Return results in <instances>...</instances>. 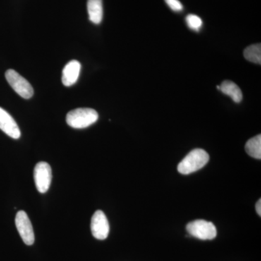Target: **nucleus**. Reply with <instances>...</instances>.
<instances>
[{"label": "nucleus", "mask_w": 261, "mask_h": 261, "mask_svg": "<svg viewBox=\"0 0 261 261\" xmlns=\"http://www.w3.org/2000/svg\"><path fill=\"white\" fill-rule=\"evenodd\" d=\"M209 159L210 156L204 149H193L178 165V171L184 175L196 172L203 168Z\"/></svg>", "instance_id": "f257e3e1"}, {"label": "nucleus", "mask_w": 261, "mask_h": 261, "mask_svg": "<svg viewBox=\"0 0 261 261\" xmlns=\"http://www.w3.org/2000/svg\"><path fill=\"white\" fill-rule=\"evenodd\" d=\"M99 118L97 111L92 108H77L66 116L68 126L73 128H85L96 123Z\"/></svg>", "instance_id": "f03ea898"}, {"label": "nucleus", "mask_w": 261, "mask_h": 261, "mask_svg": "<svg viewBox=\"0 0 261 261\" xmlns=\"http://www.w3.org/2000/svg\"><path fill=\"white\" fill-rule=\"evenodd\" d=\"M187 231L190 236L201 240H212L217 236L215 225L205 220H195L189 223Z\"/></svg>", "instance_id": "7ed1b4c3"}, {"label": "nucleus", "mask_w": 261, "mask_h": 261, "mask_svg": "<svg viewBox=\"0 0 261 261\" xmlns=\"http://www.w3.org/2000/svg\"><path fill=\"white\" fill-rule=\"evenodd\" d=\"M5 78L13 90L20 97L30 99L34 94V89L30 83L15 70L9 69L5 73Z\"/></svg>", "instance_id": "20e7f679"}, {"label": "nucleus", "mask_w": 261, "mask_h": 261, "mask_svg": "<svg viewBox=\"0 0 261 261\" xmlns=\"http://www.w3.org/2000/svg\"><path fill=\"white\" fill-rule=\"evenodd\" d=\"M34 177L38 191L45 193L49 190L53 178L51 166L46 162L38 163L34 168Z\"/></svg>", "instance_id": "39448f33"}, {"label": "nucleus", "mask_w": 261, "mask_h": 261, "mask_svg": "<svg viewBox=\"0 0 261 261\" xmlns=\"http://www.w3.org/2000/svg\"><path fill=\"white\" fill-rule=\"evenodd\" d=\"M15 226L23 243L27 245H32L35 240L34 229L28 215L23 211H20L15 216Z\"/></svg>", "instance_id": "423d86ee"}, {"label": "nucleus", "mask_w": 261, "mask_h": 261, "mask_svg": "<svg viewBox=\"0 0 261 261\" xmlns=\"http://www.w3.org/2000/svg\"><path fill=\"white\" fill-rule=\"evenodd\" d=\"M91 231L94 238L104 240L109 234L110 226L106 214L102 211L94 213L91 221Z\"/></svg>", "instance_id": "0eeeda50"}, {"label": "nucleus", "mask_w": 261, "mask_h": 261, "mask_svg": "<svg viewBox=\"0 0 261 261\" xmlns=\"http://www.w3.org/2000/svg\"><path fill=\"white\" fill-rule=\"evenodd\" d=\"M0 129L11 138L18 140L20 137V128L13 117L0 108Z\"/></svg>", "instance_id": "6e6552de"}, {"label": "nucleus", "mask_w": 261, "mask_h": 261, "mask_svg": "<svg viewBox=\"0 0 261 261\" xmlns=\"http://www.w3.org/2000/svg\"><path fill=\"white\" fill-rule=\"evenodd\" d=\"M82 65L80 62L71 61L67 63L63 70L62 82L65 87H71L75 84L80 76Z\"/></svg>", "instance_id": "1a4fd4ad"}, {"label": "nucleus", "mask_w": 261, "mask_h": 261, "mask_svg": "<svg viewBox=\"0 0 261 261\" xmlns=\"http://www.w3.org/2000/svg\"><path fill=\"white\" fill-rule=\"evenodd\" d=\"M87 11L89 18L94 24H99L103 18L102 0H88Z\"/></svg>", "instance_id": "9d476101"}, {"label": "nucleus", "mask_w": 261, "mask_h": 261, "mask_svg": "<svg viewBox=\"0 0 261 261\" xmlns=\"http://www.w3.org/2000/svg\"><path fill=\"white\" fill-rule=\"evenodd\" d=\"M219 90L223 93L229 96L233 102L240 103L243 100V92L240 87L231 81H224L219 86Z\"/></svg>", "instance_id": "9b49d317"}, {"label": "nucleus", "mask_w": 261, "mask_h": 261, "mask_svg": "<svg viewBox=\"0 0 261 261\" xmlns=\"http://www.w3.org/2000/svg\"><path fill=\"white\" fill-rule=\"evenodd\" d=\"M245 151L250 157L261 159V135L255 136L247 141L245 145Z\"/></svg>", "instance_id": "f8f14e48"}, {"label": "nucleus", "mask_w": 261, "mask_h": 261, "mask_svg": "<svg viewBox=\"0 0 261 261\" xmlns=\"http://www.w3.org/2000/svg\"><path fill=\"white\" fill-rule=\"evenodd\" d=\"M244 57L247 61L260 65L261 45L260 44H252L244 51Z\"/></svg>", "instance_id": "ddd939ff"}, {"label": "nucleus", "mask_w": 261, "mask_h": 261, "mask_svg": "<svg viewBox=\"0 0 261 261\" xmlns=\"http://www.w3.org/2000/svg\"><path fill=\"white\" fill-rule=\"evenodd\" d=\"M186 22L189 28L198 32L202 25V20L200 17L196 15H188L186 18Z\"/></svg>", "instance_id": "4468645a"}, {"label": "nucleus", "mask_w": 261, "mask_h": 261, "mask_svg": "<svg viewBox=\"0 0 261 261\" xmlns=\"http://www.w3.org/2000/svg\"><path fill=\"white\" fill-rule=\"evenodd\" d=\"M168 6L175 12H180L183 10V5L178 0H165Z\"/></svg>", "instance_id": "2eb2a0df"}, {"label": "nucleus", "mask_w": 261, "mask_h": 261, "mask_svg": "<svg viewBox=\"0 0 261 261\" xmlns=\"http://www.w3.org/2000/svg\"><path fill=\"white\" fill-rule=\"evenodd\" d=\"M255 208H256L257 214H258L259 216H261V200H259L257 201L256 203V206H255Z\"/></svg>", "instance_id": "dca6fc26"}]
</instances>
